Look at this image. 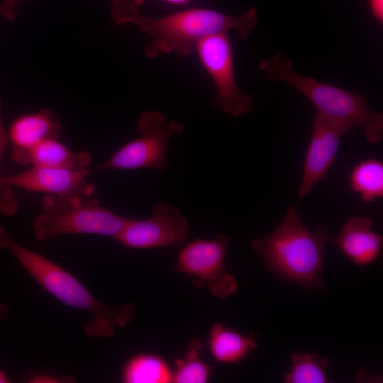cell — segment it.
Instances as JSON below:
<instances>
[{"label":"cell","instance_id":"1","mask_svg":"<svg viewBox=\"0 0 383 383\" xmlns=\"http://www.w3.org/2000/svg\"><path fill=\"white\" fill-rule=\"evenodd\" d=\"M333 241L327 230L309 231L301 221L296 206H289L285 216L270 235L253 240L251 248L263 259L265 267L283 281L304 289H324L323 252Z\"/></svg>","mask_w":383,"mask_h":383},{"label":"cell","instance_id":"2","mask_svg":"<svg viewBox=\"0 0 383 383\" xmlns=\"http://www.w3.org/2000/svg\"><path fill=\"white\" fill-rule=\"evenodd\" d=\"M9 251L46 292L67 306L89 312L93 318L83 327L91 338H108L116 327H125L135 314L129 302L122 306L102 304L71 273L45 256L23 247L0 227V250Z\"/></svg>","mask_w":383,"mask_h":383},{"label":"cell","instance_id":"3","mask_svg":"<svg viewBox=\"0 0 383 383\" xmlns=\"http://www.w3.org/2000/svg\"><path fill=\"white\" fill-rule=\"evenodd\" d=\"M128 23L152 38L145 48L148 57L172 52L187 56L199 41L210 35L234 30L241 38H248L257 23V9L251 7L239 16L205 8H191L160 18L139 13Z\"/></svg>","mask_w":383,"mask_h":383},{"label":"cell","instance_id":"4","mask_svg":"<svg viewBox=\"0 0 383 383\" xmlns=\"http://www.w3.org/2000/svg\"><path fill=\"white\" fill-rule=\"evenodd\" d=\"M293 65L289 55L279 52L261 60L258 68L267 80L289 84L302 94L318 113L360 127L370 143L382 140L383 114L370 109L365 95L305 77L295 71Z\"/></svg>","mask_w":383,"mask_h":383},{"label":"cell","instance_id":"5","mask_svg":"<svg viewBox=\"0 0 383 383\" xmlns=\"http://www.w3.org/2000/svg\"><path fill=\"white\" fill-rule=\"evenodd\" d=\"M42 212L33 220L38 241L64 234H92L113 238L129 218L101 206L92 196H58L46 194Z\"/></svg>","mask_w":383,"mask_h":383},{"label":"cell","instance_id":"6","mask_svg":"<svg viewBox=\"0 0 383 383\" xmlns=\"http://www.w3.org/2000/svg\"><path fill=\"white\" fill-rule=\"evenodd\" d=\"M136 128L140 136L122 145L96 170L166 169L168 143L174 134L183 131L182 123L177 121L167 123L161 112L146 111L137 121Z\"/></svg>","mask_w":383,"mask_h":383},{"label":"cell","instance_id":"7","mask_svg":"<svg viewBox=\"0 0 383 383\" xmlns=\"http://www.w3.org/2000/svg\"><path fill=\"white\" fill-rule=\"evenodd\" d=\"M195 49L202 67L214 84L212 105L233 117H240L250 112L254 103L237 84L233 49L228 33L201 39Z\"/></svg>","mask_w":383,"mask_h":383},{"label":"cell","instance_id":"8","mask_svg":"<svg viewBox=\"0 0 383 383\" xmlns=\"http://www.w3.org/2000/svg\"><path fill=\"white\" fill-rule=\"evenodd\" d=\"M231 238L218 235L212 240L196 238L180 250L175 269L188 276L196 285H204L217 298L224 299L238 290L235 277L225 266Z\"/></svg>","mask_w":383,"mask_h":383},{"label":"cell","instance_id":"9","mask_svg":"<svg viewBox=\"0 0 383 383\" xmlns=\"http://www.w3.org/2000/svg\"><path fill=\"white\" fill-rule=\"evenodd\" d=\"M188 221L178 208L156 204L150 218H128L113 238L124 248L144 250L182 244L187 235Z\"/></svg>","mask_w":383,"mask_h":383},{"label":"cell","instance_id":"10","mask_svg":"<svg viewBox=\"0 0 383 383\" xmlns=\"http://www.w3.org/2000/svg\"><path fill=\"white\" fill-rule=\"evenodd\" d=\"M353 127L346 121L316 113L298 191L299 200L308 195L319 182L326 181V174L335 161L342 137Z\"/></svg>","mask_w":383,"mask_h":383},{"label":"cell","instance_id":"11","mask_svg":"<svg viewBox=\"0 0 383 383\" xmlns=\"http://www.w3.org/2000/svg\"><path fill=\"white\" fill-rule=\"evenodd\" d=\"M87 170L34 167L17 174L4 175L3 183L28 192L58 196H92L95 187L90 183Z\"/></svg>","mask_w":383,"mask_h":383},{"label":"cell","instance_id":"12","mask_svg":"<svg viewBox=\"0 0 383 383\" xmlns=\"http://www.w3.org/2000/svg\"><path fill=\"white\" fill-rule=\"evenodd\" d=\"M62 123L49 109L16 118L7 128L11 157L16 163L28 164L31 150L49 138H58Z\"/></svg>","mask_w":383,"mask_h":383},{"label":"cell","instance_id":"13","mask_svg":"<svg viewBox=\"0 0 383 383\" xmlns=\"http://www.w3.org/2000/svg\"><path fill=\"white\" fill-rule=\"evenodd\" d=\"M372 226L370 217H351L335 240L341 252L357 266L370 265L380 255L383 238L372 230Z\"/></svg>","mask_w":383,"mask_h":383},{"label":"cell","instance_id":"14","mask_svg":"<svg viewBox=\"0 0 383 383\" xmlns=\"http://www.w3.org/2000/svg\"><path fill=\"white\" fill-rule=\"evenodd\" d=\"M255 335H243L234 328L219 323L211 328L207 345L213 359L221 364H239L258 345Z\"/></svg>","mask_w":383,"mask_h":383},{"label":"cell","instance_id":"15","mask_svg":"<svg viewBox=\"0 0 383 383\" xmlns=\"http://www.w3.org/2000/svg\"><path fill=\"white\" fill-rule=\"evenodd\" d=\"M91 156L87 152H74L57 138H49L36 145L30 152L28 164L34 167L87 170Z\"/></svg>","mask_w":383,"mask_h":383},{"label":"cell","instance_id":"16","mask_svg":"<svg viewBox=\"0 0 383 383\" xmlns=\"http://www.w3.org/2000/svg\"><path fill=\"white\" fill-rule=\"evenodd\" d=\"M126 383L172 382V369L167 361L152 353H140L131 357L121 370Z\"/></svg>","mask_w":383,"mask_h":383},{"label":"cell","instance_id":"17","mask_svg":"<svg viewBox=\"0 0 383 383\" xmlns=\"http://www.w3.org/2000/svg\"><path fill=\"white\" fill-rule=\"evenodd\" d=\"M350 189L362 201L373 202L383 196V163L376 158L359 162L349 176Z\"/></svg>","mask_w":383,"mask_h":383},{"label":"cell","instance_id":"18","mask_svg":"<svg viewBox=\"0 0 383 383\" xmlns=\"http://www.w3.org/2000/svg\"><path fill=\"white\" fill-rule=\"evenodd\" d=\"M203 345L199 339L189 341L184 355L176 359L172 369V382L206 383L209 380L211 368L201 358Z\"/></svg>","mask_w":383,"mask_h":383},{"label":"cell","instance_id":"19","mask_svg":"<svg viewBox=\"0 0 383 383\" xmlns=\"http://www.w3.org/2000/svg\"><path fill=\"white\" fill-rule=\"evenodd\" d=\"M291 367L284 376L287 383H326L329 360L309 353H296L290 357Z\"/></svg>","mask_w":383,"mask_h":383},{"label":"cell","instance_id":"20","mask_svg":"<svg viewBox=\"0 0 383 383\" xmlns=\"http://www.w3.org/2000/svg\"><path fill=\"white\" fill-rule=\"evenodd\" d=\"M9 145L7 128L3 120V101L0 97V211L5 215H13L18 209V200L12 187L6 186L2 182L1 162L4 152Z\"/></svg>","mask_w":383,"mask_h":383},{"label":"cell","instance_id":"21","mask_svg":"<svg viewBox=\"0 0 383 383\" xmlns=\"http://www.w3.org/2000/svg\"><path fill=\"white\" fill-rule=\"evenodd\" d=\"M145 0H110L111 21L116 25L128 23L139 14V9Z\"/></svg>","mask_w":383,"mask_h":383},{"label":"cell","instance_id":"22","mask_svg":"<svg viewBox=\"0 0 383 383\" xmlns=\"http://www.w3.org/2000/svg\"><path fill=\"white\" fill-rule=\"evenodd\" d=\"M22 0H3L0 3V16L9 21L16 19V9Z\"/></svg>","mask_w":383,"mask_h":383},{"label":"cell","instance_id":"23","mask_svg":"<svg viewBox=\"0 0 383 383\" xmlns=\"http://www.w3.org/2000/svg\"><path fill=\"white\" fill-rule=\"evenodd\" d=\"M372 16L379 22L383 23V0H367Z\"/></svg>","mask_w":383,"mask_h":383},{"label":"cell","instance_id":"24","mask_svg":"<svg viewBox=\"0 0 383 383\" xmlns=\"http://www.w3.org/2000/svg\"><path fill=\"white\" fill-rule=\"evenodd\" d=\"M32 382H58L57 380L53 377L47 375L38 374L30 379Z\"/></svg>","mask_w":383,"mask_h":383},{"label":"cell","instance_id":"25","mask_svg":"<svg viewBox=\"0 0 383 383\" xmlns=\"http://www.w3.org/2000/svg\"><path fill=\"white\" fill-rule=\"evenodd\" d=\"M164 3L171 5H182L188 3L191 0H160Z\"/></svg>","mask_w":383,"mask_h":383},{"label":"cell","instance_id":"26","mask_svg":"<svg viewBox=\"0 0 383 383\" xmlns=\"http://www.w3.org/2000/svg\"><path fill=\"white\" fill-rule=\"evenodd\" d=\"M9 315L8 308L3 304H0V320L6 318Z\"/></svg>","mask_w":383,"mask_h":383},{"label":"cell","instance_id":"27","mask_svg":"<svg viewBox=\"0 0 383 383\" xmlns=\"http://www.w3.org/2000/svg\"><path fill=\"white\" fill-rule=\"evenodd\" d=\"M10 382L8 377L0 370V383H7Z\"/></svg>","mask_w":383,"mask_h":383}]
</instances>
